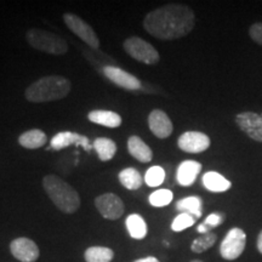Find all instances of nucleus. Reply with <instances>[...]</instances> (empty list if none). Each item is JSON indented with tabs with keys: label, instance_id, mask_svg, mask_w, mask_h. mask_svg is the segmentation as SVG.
Wrapping results in <instances>:
<instances>
[{
	"label": "nucleus",
	"instance_id": "obj_1",
	"mask_svg": "<svg viewBox=\"0 0 262 262\" xmlns=\"http://www.w3.org/2000/svg\"><path fill=\"white\" fill-rule=\"evenodd\" d=\"M194 12L187 5L169 4L147 14L143 27L160 40H175L188 35L194 28Z\"/></svg>",
	"mask_w": 262,
	"mask_h": 262
},
{
	"label": "nucleus",
	"instance_id": "obj_2",
	"mask_svg": "<svg viewBox=\"0 0 262 262\" xmlns=\"http://www.w3.org/2000/svg\"><path fill=\"white\" fill-rule=\"evenodd\" d=\"M71 91V81L60 75L40 78L29 85L26 90V98L31 102L41 103L64 98Z\"/></svg>",
	"mask_w": 262,
	"mask_h": 262
},
{
	"label": "nucleus",
	"instance_id": "obj_3",
	"mask_svg": "<svg viewBox=\"0 0 262 262\" xmlns=\"http://www.w3.org/2000/svg\"><path fill=\"white\" fill-rule=\"evenodd\" d=\"M42 187L51 202L64 214H74L80 206V196L70 183L55 175L42 179Z\"/></svg>",
	"mask_w": 262,
	"mask_h": 262
},
{
	"label": "nucleus",
	"instance_id": "obj_4",
	"mask_svg": "<svg viewBox=\"0 0 262 262\" xmlns=\"http://www.w3.org/2000/svg\"><path fill=\"white\" fill-rule=\"evenodd\" d=\"M27 40L32 48L51 55H63L68 51V44L64 39L44 29H29L27 32Z\"/></svg>",
	"mask_w": 262,
	"mask_h": 262
},
{
	"label": "nucleus",
	"instance_id": "obj_5",
	"mask_svg": "<svg viewBox=\"0 0 262 262\" xmlns=\"http://www.w3.org/2000/svg\"><path fill=\"white\" fill-rule=\"evenodd\" d=\"M124 49L131 57L145 64H156L160 60L159 52L157 49L139 37L127 38L124 41Z\"/></svg>",
	"mask_w": 262,
	"mask_h": 262
},
{
	"label": "nucleus",
	"instance_id": "obj_6",
	"mask_svg": "<svg viewBox=\"0 0 262 262\" xmlns=\"http://www.w3.org/2000/svg\"><path fill=\"white\" fill-rule=\"evenodd\" d=\"M247 234L242 228L233 227L227 232L220 245V255L227 261L237 260L244 253Z\"/></svg>",
	"mask_w": 262,
	"mask_h": 262
},
{
	"label": "nucleus",
	"instance_id": "obj_7",
	"mask_svg": "<svg viewBox=\"0 0 262 262\" xmlns=\"http://www.w3.org/2000/svg\"><path fill=\"white\" fill-rule=\"evenodd\" d=\"M63 19L67 27L77 37H79L84 42H86L89 47L94 49L100 48V39H98L96 33L94 32V29L90 27V25H88L84 19L78 17L74 14H64Z\"/></svg>",
	"mask_w": 262,
	"mask_h": 262
},
{
	"label": "nucleus",
	"instance_id": "obj_8",
	"mask_svg": "<svg viewBox=\"0 0 262 262\" xmlns=\"http://www.w3.org/2000/svg\"><path fill=\"white\" fill-rule=\"evenodd\" d=\"M98 212L107 220H118L124 214V203L114 193H104L95 199Z\"/></svg>",
	"mask_w": 262,
	"mask_h": 262
},
{
	"label": "nucleus",
	"instance_id": "obj_9",
	"mask_svg": "<svg viewBox=\"0 0 262 262\" xmlns=\"http://www.w3.org/2000/svg\"><path fill=\"white\" fill-rule=\"evenodd\" d=\"M235 124L248 137L262 143V117L254 112H242L235 116Z\"/></svg>",
	"mask_w": 262,
	"mask_h": 262
},
{
	"label": "nucleus",
	"instance_id": "obj_10",
	"mask_svg": "<svg viewBox=\"0 0 262 262\" xmlns=\"http://www.w3.org/2000/svg\"><path fill=\"white\" fill-rule=\"evenodd\" d=\"M210 139L201 131H186L178 140L179 148L187 153H202L210 147Z\"/></svg>",
	"mask_w": 262,
	"mask_h": 262
},
{
	"label": "nucleus",
	"instance_id": "obj_11",
	"mask_svg": "<svg viewBox=\"0 0 262 262\" xmlns=\"http://www.w3.org/2000/svg\"><path fill=\"white\" fill-rule=\"evenodd\" d=\"M12 256L21 262H35L39 258V248L32 239L26 237L16 238L10 243Z\"/></svg>",
	"mask_w": 262,
	"mask_h": 262
},
{
	"label": "nucleus",
	"instance_id": "obj_12",
	"mask_svg": "<svg viewBox=\"0 0 262 262\" xmlns=\"http://www.w3.org/2000/svg\"><path fill=\"white\" fill-rule=\"evenodd\" d=\"M103 74L113 84L125 90H140L141 86H142L141 81L137 79L135 75L127 73L126 71L119 67L106 66V67H103Z\"/></svg>",
	"mask_w": 262,
	"mask_h": 262
},
{
	"label": "nucleus",
	"instance_id": "obj_13",
	"mask_svg": "<svg viewBox=\"0 0 262 262\" xmlns=\"http://www.w3.org/2000/svg\"><path fill=\"white\" fill-rule=\"evenodd\" d=\"M72 145L81 146L85 150H89L93 148L90 140L86 136L80 135V134L72 133V131H61L52 137L50 141V147L55 150H61L67 148Z\"/></svg>",
	"mask_w": 262,
	"mask_h": 262
},
{
	"label": "nucleus",
	"instance_id": "obj_14",
	"mask_svg": "<svg viewBox=\"0 0 262 262\" xmlns=\"http://www.w3.org/2000/svg\"><path fill=\"white\" fill-rule=\"evenodd\" d=\"M148 126L153 135L158 139H168L173 131L171 120L162 110H155L149 113Z\"/></svg>",
	"mask_w": 262,
	"mask_h": 262
},
{
	"label": "nucleus",
	"instance_id": "obj_15",
	"mask_svg": "<svg viewBox=\"0 0 262 262\" xmlns=\"http://www.w3.org/2000/svg\"><path fill=\"white\" fill-rule=\"evenodd\" d=\"M201 170V163L191 159L183 160V162L179 165L178 171H176V180H178L179 185L183 186V187L192 186L193 183L195 182L196 178H198Z\"/></svg>",
	"mask_w": 262,
	"mask_h": 262
},
{
	"label": "nucleus",
	"instance_id": "obj_16",
	"mask_svg": "<svg viewBox=\"0 0 262 262\" xmlns=\"http://www.w3.org/2000/svg\"><path fill=\"white\" fill-rule=\"evenodd\" d=\"M127 150L134 158L141 163H148L153 159L152 149L139 136L129 137V140H127Z\"/></svg>",
	"mask_w": 262,
	"mask_h": 262
},
{
	"label": "nucleus",
	"instance_id": "obj_17",
	"mask_svg": "<svg viewBox=\"0 0 262 262\" xmlns=\"http://www.w3.org/2000/svg\"><path fill=\"white\" fill-rule=\"evenodd\" d=\"M88 119L91 123L106 127H118L122 125V117L116 112H112V111H91L88 114Z\"/></svg>",
	"mask_w": 262,
	"mask_h": 262
},
{
	"label": "nucleus",
	"instance_id": "obj_18",
	"mask_svg": "<svg viewBox=\"0 0 262 262\" xmlns=\"http://www.w3.org/2000/svg\"><path fill=\"white\" fill-rule=\"evenodd\" d=\"M203 185L209 192L222 193L231 188L232 183L225 176L216 171H208L203 175Z\"/></svg>",
	"mask_w": 262,
	"mask_h": 262
},
{
	"label": "nucleus",
	"instance_id": "obj_19",
	"mask_svg": "<svg viewBox=\"0 0 262 262\" xmlns=\"http://www.w3.org/2000/svg\"><path fill=\"white\" fill-rule=\"evenodd\" d=\"M48 137L44 131L39 129H32L19 135L18 143L27 149H37L45 146Z\"/></svg>",
	"mask_w": 262,
	"mask_h": 262
},
{
	"label": "nucleus",
	"instance_id": "obj_20",
	"mask_svg": "<svg viewBox=\"0 0 262 262\" xmlns=\"http://www.w3.org/2000/svg\"><path fill=\"white\" fill-rule=\"evenodd\" d=\"M176 210L192 215L194 219H201L203 215V201L201 196L191 195L180 199L175 205Z\"/></svg>",
	"mask_w": 262,
	"mask_h": 262
},
{
	"label": "nucleus",
	"instance_id": "obj_21",
	"mask_svg": "<svg viewBox=\"0 0 262 262\" xmlns=\"http://www.w3.org/2000/svg\"><path fill=\"white\" fill-rule=\"evenodd\" d=\"M94 149L96 150L98 158L102 162H108L116 156L117 145L113 140L107 139V137H97L94 141Z\"/></svg>",
	"mask_w": 262,
	"mask_h": 262
},
{
	"label": "nucleus",
	"instance_id": "obj_22",
	"mask_svg": "<svg viewBox=\"0 0 262 262\" xmlns=\"http://www.w3.org/2000/svg\"><path fill=\"white\" fill-rule=\"evenodd\" d=\"M127 232L134 239H143L147 235V224L143 217L139 214H131L126 217L125 221Z\"/></svg>",
	"mask_w": 262,
	"mask_h": 262
},
{
	"label": "nucleus",
	"instance_id": "obj_23",
	"mask_svg": "<svg viewBox=\"0 0 262 262\" xmlns=\"http://www.w3.org/2000/svg\"><path fill=\"white\" fill-rule=\"evenodd\" d=\"M119 182L130 191H136L142 186L143 180L139 170L135 168H126L119 172Z\"/></svg>",
	"mask_w": 262,
	"mask_h": 262
},
{
	"label": "nucleus",
	"instance_id": "obj_24",
	"mask_svg": "<svg viewBox=\"0 0 262 262\" xmlns=\"http://www.w3.org/2000/svg\"><path fill=\"white\" fill-rule=\"evenodd\" d=\"M86 262H112L114 251L107 247H90L84 254Z\"/></svg>",
	"mask_w": 262,
	"mask_h": 262
},
{
	"label": "nucleus",
	"instance_id": "obj_25",
	"mask_svg": "<svg viewBox=\"0 0 262 262\" xmlns=\"http://www.w3.org/2000/svg\"><path fill=\"white\" fill-rule=\"evenodd\" d=\"M217 241V234H215L214 232H209L206 234H202L201 237L196 238L193 241L191 245V250L195 254H202L204 251L209 250L211 247H214V244Z\"/></svg>",
	"mask_w": 262,
	"mask_h": 262
},
{
	"label": "nucleus",
	"instance_id": "obj_26",
	"mask_svg": "<svg viewBox=\"0 0 262 262\" xmlns=\"http://www.w3.org/2000/svg\"><path fill=\"white\" fill-rule=\"evenodd\" d=\"M173 199V193L168 188L157 189L149 195V204L156 208H163V206L169 205Z\"/></svg>",
	"mask_w": 262,
	"mask_h": 262
},
{
	"label": "nucleus",
	"instance_id": "obj_27",
	"mask_svg": "<svg viewBox=\"0 0 262 262\" xmlns=\"http://www.w3.org/2000/svg\"><path fill=\"white\" fill-rule=\"evenodd\" d=\"M225 222V214L222 212H214V214H210L206 216V219L203 224H201L196 228V231L201 234H206L209 232H211L212 228L217 227V226L222 225Z\"/></svg>",
	"mask_w": 262,
	"mask_h": 262
},
{
	"label": "nucleus",
	"instance_id": "obj_28",
	"mask_svg": "<svg viewBox=\"0 0 262 262\" xmlns=\"http://www.w3.org/2000/svg\"><path fill=\"white\" fill-rule=\"evenodd\" d=\"M165 181V170L162 166H152L147 170L145 175V182L149 187H159Z\"/></svg>",
	"mask_w": 262,
	"mask_h": 262
},
{
	"label": "nucleus",
	"instance_id": "obj_29",
	"mask_svg": "<svg viewBox=\"0 0 262 262\" xmlns=\"http://www.w3.org/2000/svg\"><path fill=\"white\" fill-rule=\"evenodd\" d=\"M196 219L193 217L192 215L186 214V212H180V214L173 219L171 224V229L173 232H182L185 229L192 227L195 224Z\"/></svg>",
	"mask_w": 262,
	"mask_h": 262
},
{
	"label": "nucleus",
	"instance_id": "obj_30",
	"mask_svg": "<svg viewBox=\"0 0 262 262\" xmlns=\"http://www.w3.org/2000/svg\"><path fill=\"white\" fill-rule=\"evenodd\" d=\"M249 37L262 47V22H256L249 28Z\"/></svg>",
	"mask_w": 262,
	"mask_h": 262
},
{
	"label": "nucleus",
	"instance_id": "obj_31",
	"mask_svg": "<svg viewBox=\"0 0 262 262\" xmlns=\"http://www.w3.org/2000/svg\"><path fill=\"white\" fill-rule=\"evenodd\" d=\"M134 262H160V261L155 256H147V257H143V258H139V260H136Z\"/></svg>",
	"mask_w": 262,
	"mask_h": 262
},
{
	"label": "nucleus",
	"instance_id": "obj_32",
	"mask_svg": "<svg viewBox=\"0 0 262 262\" xmlns=\"http://www.w3.org/2000/svg\"><path fill=\"white\" fill-rule=\"evenodd\" d=\"M256 247H257V251L262 255V229L261 232L257 235V241H256Z\"/></svg>",
	"mask_w": 262,
	"mask_h": 262
},
{
	"label": "nucleus",
	"instance_id": "obj_33",
	"mask_svg": "<svg viewBox=\"0 0 262 262\" xmlns=\"http://www.w3.org/2000/svg\"><path fill=\"white\" fill-rule=\"evenodd\" d=\"M191 262H203V261H201V260H192Z\"/></svg>",
	"mask_w": 262,
	"mask_h": 262
},
{
	"label": "nucleus",
	"instance_id": "obj_34",
	"mask_svg": "<svg viewBox=\"0 0 262 262\" xmlns=\"http://www.w3.org/2000/svg\"><path fill=\"white\" fill-rule=\"evenodd\" d=\"M261 117H262V114H261Z\"/></svg>",
	"mask_w": 262,
	"mask_h": 262
}]
</instances>
